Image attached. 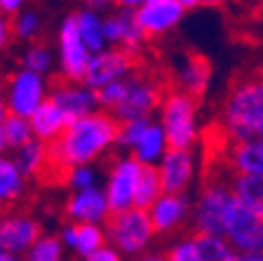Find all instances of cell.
<instances>
[{
	"instance_id": "cell-26",
	"label": "cell",
	"mask_w": 263,
	"mask_h": 261,
	"mask_svg": "<svg viewBox=\"0 0 263 261\" xmlns=\"http://www.w3.org/2000/svg\"><path fill=\"white\" fill-rule=\"evenodd\" d=\"M235 198L263 219V177H230Z\"/></svg>"
},
{
	"instance_id": "cell-32",
	"label": "cell",
	"mask_w": 263,
	"mask_h": 261,
	"mask_svg": "<svg viewBox=\"0 0 263 261\" xmlns=\"http://www.w3.org/2000/svg\"><path fill=\"white\" fill-rule=\"evenodd\" d=\"M64 242L59 235H45L31 247L26 254V261H64Z\"/></svg>"
},
{
	"instance_id": "cell-38",
	"label": "cell",
	"mask_w": 263,
	"mask_h": 261,
	"mask_svg": "<svg viewBox=\"0 0 263 261\" xmlns=\"http://www.w3.org/2000/svg\"><path fill=\"white\" fill-rule=\"evenodd\" d=\"M82 261H125V256L115 250L113 245H106V247H101L99 252H94L92 256H87V259H82Z\"/></svg>"
},
{
	"instance_id": "cell-36",
	"label": "cell",
	"mask_w": 263,
	"mask_h": 261,
	"mask_svg": "<svg viewBox=\"0 0 263 261\" xmlns=\"http://www.w3.org/2000/svg\"><path fill=\"white\" fill-rule=\"evenodd\" d=\"M167 261H200L195 235H188V238H181L179 242H174L167 252Z\"/></svg>"
},
{
	"instance_id": "cell-45",
	"label": "cell",
	"mask_w": 263,
	"mask_h": 261,
	"mask_svg": "<svg viewBox=\"0 0 263 261\" xmlns=\"http://www.w3.org/2000/svg\"><path fill=\"white\" fill-rule=\"evenodd\" d=\"M0 261H22L16 254H7V252H0Z\"/></svg>"
},
{
	"instance_id": "cell-18",
	"label": "cell",
	"mask_w": 263,
	"mask_h": 261,
	"mask_svg": "<svg viewBox=\"0 0 263 261\" xmlns=\"http://www.w3.org/2000/svg\"><path fill=\"white\" fill-rule=\"evenodd\" d=\"M191 212H193L191 198L172 196V193H162V198L148 210L151 221L155 226V233L160 235H170L176 233L179 229H183L186 221H191Z\"/></svg>"
},
{
	"instance_id": "cell-37",
	"label": "cell",
	"mask_w": 263,
	"mask_h": 261,
	"mask_svg": "<svg viewBox=\"0 0 263 261\" xmlns=\"http://www.w3.org/2000/svg\"><path fill=\"white\" fill-rule=\"evenodd\" d=\"M97 97H99V106H101V109H108V113H113L122 99V80L113 82V85H106L104 90L97 92Z\"/></svg>"
},
{
	"instance_id": "cell-8",
	"label": "cell",
	"mask_w": 263,
	"mask_h": 261,
	"mask_svg": "<svg viewBox=\"0 0 263 261\" xmlns=\"http://www.w3.org/2000/svg\"><path fill=\"white\" fill-rule=\"evenodd\" d=\"M57 57H59V71L64 82L85 80L87 66L94 55L87 49L80 31H78L76 12L66 14L59 24V31H57Z\"/></svg>"
},
{
	"instance_id": "cell-27",
	"label": "cell",
	"mask_w": 263,
	"mask_h": 261,
	"mask_svg": "<svg viewBox=\"0 0 263 261\" xmlns=\"http://www.w3.org/2000/svg\"><path fill=\"white\" fill-rule=\"evenodd\" d=\"M162 181H160L158 167H143L141 179L137 186V198H134V207L137 210H151L155 202L162 198Z\"/></svg>"
},
{
	"instance_id": "cell-43",
	"label": "cell",
	"mask_w": 263,
	"mask_h": 261,
	"mask_svg": "<svg viewBox=\"0 0 263 261\" xmlns=\"http://www.w3.org/2000/svg\"><path fill=\"white\" fill-rule=\"evenodd\" d=\"M10 115V109H7V101H5V97L0 94V125L5 123V118Z\"/></svg>"
},
{
	"instance_id": "cell-48",
	"label": "cell",
	"mask_w": 263,
	"mask_h": 261,
	"mask_svg": "<svg viewBox=\"0 0 263 261\" xmlns=\"http://www.w3.org/2000/svg\"><path fill=\"white\" fill-rule=\"evenodd\" d=\"M261 38H263V22H261Z\"/></svg>"
},
{
	"instance_id": "cell-3",
	"label": "cell",
	"mask_w": 263,
	"mask_h": 261,
	"mask_svg": "<svg viewBox=\"0 0 263 261\" xmlns=\"http://www.w3.org/2000/svg\"><path fill=\"white\" fill-rule=\"evenodd\" d=\"M160 125L164 127L170 148L193 151L200 139V120H197V99L191 94L172 90L160 103Z\"/></svg>"
},
{
	"instance_id": "cell-10",
	"label": "cell",
	"mask_w": 263,
	"mask_h": 261,
	"mask_svg": "<svg viewBox=\"0 0 263 261\" xmlns=\"http://www.w3.org/2000/svg\"><path fill=\"white\" fill-rule=\"evenodd\" d=\"M3 97L7 101L10 115L31 118L49 99L47 80H45V76H38L33 71H26V68H19V71H14L7 78Z\"/></svg>"
},
{
	"instance_id": "cell-25",
	"label": "cell",
	"mask_w": 263,
	"mask_h": 261,
	"mask_svg": "<svg viewBox=\"0 0 263 261\" xmlns=\"http://www.w3.org/2000/svg\"><path fill=\"white\" fill-rule=\"evenodd\" d=\"M24 190H26V177L16 167L14 158L3 155L0 158V207L16 202L24 196Z\"/></svg>"
},
{
	"instance_id": "cell-23",
	"label": "cell",
	"mask_w": 263,
	"mask_h": 261,
	"mask_svg": "<svg viewBox=\"0 0 263 261\" xmlns=\"http://www.w3.org/2000/svg\"><path fill=\"white\" fill-rule=\"evenodd\" d=\"M76 22H78V31H80L82 40L87 45V49L92 55L99 52H106L110 47L108 38H106V16L99 14V12L89 10V7H82L76 12Z\"/></svg>"
},
{
	"instance_id": "cell-29",
	"label": "cell",
	"mask_w": 263,
	"mask_h": 261,
	"mask_svg": "<svg viewBox=\"0 0 263 261\" xmlns=\"http://www.w3.org/2000/svg\"><path fill=\"white\" fill-rule=\"evenodd\" d=\"M195 242H197V250H200V261H240V254L223 238L195 235Z\"/></svg>"
},
{
	"instance_id": "cell-9",
	"label": "cell",
	"mask_w": 263,
	"mask_h": 261,
	"mask_svg": "<svg viewBox=\"0 0 263 261\" xmlns=\"http://www.w3.org/2000/svg\"><path fill=\"white\" fill-rule=\"evenodd\" d=\"M143 165L134 155H118L113 160L106 177V198H108L110 214H122L134 210V198H137V186L141 179Z\"/></svg>"
},
{
	"instance_id": "cell-20",
	"label": "cell",
	"mask_w": 263,
	"mask_h": 261,
	"mask_svg": "<svg viewBox=\"0 0 263 261\" xmlns=\"http://www.w3.org/2000/svg\"><path fill=\"white\" fill-rule=\"evenodd\" d=\"M226 169L230 177H263V139L228 142Z\"/></svg>"
},
{
	"instance_id": "cell-34",
	"label": "cell",
	"mask_w": 263,
	"mask_h": 261,
	"mask_svg": "<svg viewBox=\"0 0 263 261\" xmlns=\"http://www.w3.org/2000/svg\"><path fill=\"white\" fill-rule=\"evenodd\" d=\"M64 184L71 188V193L78 190H89L99 188V172L94 165H82V167H73L71 172H66Z\"/></svg>"
},
{
	"instance_id": "cell-16",
	"label": "cell",
	"mask_w": 263,
	"mask_h": 261,
	"mask_svg": "<svg viewBox=\"0 0 263 261\" xmlns=\"http://www.w3.org/2000/svg\"><path fill=\"white\" fill-rule=\"evenodd\" d=\"M49 99L61 109V113L68 120V125L76 123V120L87 118V115L99 113V109H101L97 92L89 90L87 85H82V82H59L52 90Z\"/></svg>"
},
{
	"instance_id": "cell-30",
	"label": "cell",
	"mask_w": 263,
	"mask_h": 261,
	"mask_svg": "<svg viewBox=\"0 0 263 261\" xmlns=\"http://www.w3.org/2000/svg\"><path fill=\"white\" fill-rule=\"evenodd\" d=\"M22 64H24L22 68H26V71H33L38 76H47L52 71V64H54L52 47L45 43H31L22 57Z\"/></svg>"
},
{
	"instance_id": "cell-12",
	"label": "cell",
	"mask_w": 263,
	"mask_h": 261,
	"mask_svg": "<svg viewBox=\"0 0 263 261\" xmlns=\"http://www.w3.org/2000/svg\"><path fill=\"white\" fill-rule=\"evenodd\" d=\"M186 14L188 10L183 0H143L141 7L134 12V19L146 38H160L174 31Z\"/></svg>"
},
{
	"instance_id": "cell-39",
	"label": "cell",
	"mask_w": 263,
	"mask_h": 261,
	"mask_svg": "<svg viewBox=\"0 0 263 261\" xmlns=\"http://www.w3.org/2000/svg\"><path fill=\"white\" fill-rule=\"evenodd\" d=\"M61 242H64L66 250H76V240H78V226L76 223H64L59 233Z\"/></svg>"
},
{
	"instance_id": "cell-46",
	"label": "cell",
	"mask_w": 263,
	"mask_h": 261,
	"mask_svg": "<svg viewBox=\"0 0 263 261\" xmlns=\"http://www.w3.org/2000/svg\"><path fill=\"white\" fill-rule=\"evenodd\" d=\"M240 261H263V254H256V256H240Z\"/></svg>"
},
{
	"instance_id": "cell-33",
	"label": "cell",
	"mask_w": 263,
	"mask_h": 261,
	"mask_svg": "<svg viewBox=\"0 0 263 261\" xmlns=\"http://www.w3.org/2000/svg\"><path fill=\"white\" fill-rule=\"evenodd\" d=\"M43 26V19H40L38 10H31V7H24L19 14L12 19V33H14L19 40H35Z\"/></svg>"
},
{
	"instance_id": "cell-22",
	"label": "cell",
	"mask_w": 263,
	"mask_h": 261,
	"mask_svg": "<svg viewBox=\"0 0 263 261\" xmlns=\"http://www.w3.org/2000/svg\"><path fill=\"white\" fill-rule=\"evenodd\" d=\"M167 151H170V142H167L164 127L160 125V120H153V125L143 132V136L139 139V144L129 155H134L143 167H158L167 155Z\"/></svg>"
},
{
	"instance_id": "cell-15",
	"label": "cell",
	"mask_w": 263,
	"mask_h": 261,
	"mask_svg": "<svg viewBox=\"0 0 263 261\" xmlns=\"http://www.w3.org/2000/svg\"><path fill=\"white\" fill-rule=\"evenodd\" d=\"M162 190L172 196H188V188L197 177V155L195 151H176L170 148L162 163L158 165Z\"/></svg>"
},
{
	"instance_id": "cell-31",
	"label": "cell",
	"mask_w": 263,
	"mask_h": 261,
	"mask_svg": "<svg viewBox=\"0 0 263 261\" xmlns=\"http://www.w3.org/2000/svg\"><path fill=\"white\" fill-rule=\"evenodd\" d=\"M3 130H5V139H7V148L12 151H19L22 146H26L28 142H33V127L28 118H19V115H7L5 123H3Z\"/></svg>"
},
{
	"instance_id": "cell-28",
	"label": "cell",
	"mask_w": 263,
	"mask_h": 261,
	"mask_svg": "<svg viewBox=\"0 0 263 261\" xmlns=\"http://www.w3.org/2000/svg\"><path fill=\"white\" fill-rule=\"evenodd\" d=\"M108 245V235H106V226H92V223H82L78 226V240H76V254L80 259H87L94 252Z\"/></svg>"
},
{
	"instance_id": "cell-19",
	"label": "cell",
	"mask_w": 263,
	"mask_h": 261,
	"mask_svg": "<svg viewBox=\"0 0 263 261\" xmlns=\"http://www.w3.org/2000/svg\"><path fill=\"white\" fill-rule=\"evenodd\" d=\"M174 78L181 92L191 94L193 99H200L207 94L209 82H212V66L202 55L188 52L176 59Z\"/></svg>"
},
{
	"instance_id": "cell-35",
	"label": "cell",
	"mask_w": 263,
	"mask_h": 261,
	"mask_svg": "<svg viewBox=\"0 0 263 261\" xmlns=\"http://www.w3.org/2000/svg\"><path fill=\"white\" fill-rule=\"evenodd\" d=\"M153 125V118L148 120H134V123H122L120 127H118V144L115 146L125 148V151H134V146L139 144V139L143 136V132L148 130V127Z\"/></svg>"
},
{
	"instance_id": "cell-40",
	"label": "cell",
	"mask_w": 263,
	"mask_h": 261,
	"mask_svg": "<svg viewBox=\"0 0 263 261\" xmlns=\"http://www.w3.org/2000/svg\"><path fill=\"white\" fill-rule=\"evenodd\" d=\"M12 36H14V33H12V22H10V16L0 12V52H3V49H5L7 45H10Z\"/></svg>"
},
{
	"instance_id": "cell-1",
	"label": "cell",
	"mask_w": 263,
	"mask_h": 261,
	"mask_svg": "<svg viewBox=\"0 0 263 261\" xmlns=\"http://www.w3.org/2000/svg\"><path fill=\"white\" fill-rule=\"evenodd\" d=\"M118 127L120 123L106 111L71 123L59 142L49 144L52 167L66 177V172H71L73 167L92 165L118 144Z\"/></svg>"
},
{
	"instance_id": "cell-44",
	"label": "cell",
	"mask_w": 263,
	"mask_h": 261,
	"mask_svg": "<svg viewBox=\"0 0 263 261\" xmlns=\"http://www.w3.org/2000/svg\"><path fill=\"white\" fill-rule=\"evenodd\" d=\"M5 151H7V139H5V130L0 125V158L5 155Z\"/></svg>"
},
{
	"instance_id": "cell-5",
	"label": "cell",
	"mask_w": 263,
	"mask_h": 261,
	"mask_svg": "<svg viewBox=\"0 0 263 261\" xmlns=\"http://www.w3.org/2000/svg\"><path fill=\"white\" fill-rule=\"evenodd\" d=\"M108 245H113L122 256H139L148 254L155 240V226L146 210H129L122 214H113L106 223Z\"/></svg>"
},
{
	"instance_id": "cell-2",
	"label": "cell",
	"mask_w": 263,
	"mask_h": 261,
	"mask_svg": "<svg viewBox=\"0 0 263 261\" xmlns=\"http://www.w3.org/2000/svg\"><path fill=\"white\" fill-rule=\"evenodd\" d=\"M263 125V71L240 78L230 87L221 109V130L228 142L258 136Z\"/></svg>"
},
{
	"instance_id": "cell-6",
	"label": "cell",
	"mask_w": 263,
	"mask_h": 261,
	"mask_svg": "<svg viewBox=\"0 0 263 261\" xmlns=\"http://www.w3.org/2000/svg\"><path fill=\"white\" fill-rule=\"evenodd\" d=\"M223 240L240 256L263 254V219L245 205L240 198H233L223 223Z\"/></svg>"
},
{
	"instance_id": "cell-21",
	"label": "cell",
	"mask_w": 263,
	"mask_h": 261,
	"mask_svg": "<svg viewBox=\"0 0 263 261\" xmlns=\"http://www.w3.org/2000/svg\"><path fill=\"white\" fill-rule=\"evenodd\" d=\"M28 120H31V127H33V136L40 139V142H45V144L59 142L61 134H64L66 127H68L66 115L61 113V109L52 101V99H47Z\"/></svg>"
},
{
	"instance_id": "cell-4",
	"label": "cell",
	"mask_w": 263,
	"mask_h": 261,
	"mask_svg": "<svg viewBox=\"0 0 263 261\" xmlns=\"http://www.w3.org/2000/svg\"><path fill=\"white\" fill-rule=\"evenodd\" d=\"M235 193L228 179H209L200 188L197 198L193 200L191 212V226L195 235H214V238H223V223L228 207L233 202Z\"/></svg>"
},
{
	"instance_id": "cell-47",
	"label": "cell",
	"mask_w": 263,
	"mask_h": 261,
	"mask_svg": "<svg viewBox=\"0 0 263 261\" xmlns=\"http://www.w3.org/2000/svg\"><path fill=\"white\" fill-rule=\"evenodd\" d=\"M258 139H263V125H261V130H258Z\"/></svg>"
},
{
	"instance_id": "cell-24",
	"label": "cell",
	"mask_w": 263,
	"mask_h": 261,
	"mask_svg": "<svg viewBox=\"0 0 263 261\" xmlns=\"http://www.w3.org/2000/svg\"><path fill=\"white\" fill-rule=\"evenodd\" d=\"M14 163L22 169V174L26 179L31 177H40L47 167H52V155H49V144L33 139L26 146H22L19 151H14Z\"/></svg>"
},
{
	"instance_id": "cell-42",
	"label": "cell",
	"mask_w": 263,
	"mask_h": 261,
	"mask_svg": "<svg viewBox=\"0 0 263 261\" xmlns=\"http://www.w3.org/2000/svg\"><path fill=\"white\" fill-rule=\"evenodd\" d=\"M139 261H167V254H160V252H148V254H143Z\"/></svg>"
},
{
	"instance_id": "cell-41",
	"label": "cell",
	"mask_w": 263,
	"mask_h": 261,
	"mask_svg": "<svg viewBox=\"0 0 263 261\" xmlns=\"http://www.w3.org/2000/svg\"><path fill=\"white\" fill-rule=\"evenodd\" d=\"M24 10V3L22 0H0V12H3V14H19V12Z\"/></svg>"
},
{
	"instance_id": "cell-14",
	"label": "cell",
	"mask_w": 263,
	"mask_h": 261,
	"mask_svg": "<svg viewBox=\"0 0 263 261\" xmlns=\"http://www.w3.org/2000/svg\"><path fill=\"white\" fill-rule=\"evenodd\" d=\"M64 214L68 223H92V226H106L110 221V207L108 198H106L104 188H89V190H78L66 198Z\"/></svg>"
},
{
	"instance_id": "cell-11",
	"label": "cell",
	"mask_w": 263,
	"mask_h": 261,
	"mask_svg": "<svg viewBox=\"0 0 263 261\" xmlns=\"http://www.w3.org/2000/svg\"><path fill=\"white\" fill-rule=\"evenodd\" d=\"M134 73H137V61H134V57L118 47H108L106 52H99V55L92 57L82 85H87L89 90L99 92V90H104L106 85L120 82V80H125V78L134 76Z\"/></svg>"
},
{
	"instance_id": "cell-17",
	"label": "cell",
	"mask_w": 263,
	"mask_h": 261,
	"mask_svg": "<svg viewBox=\"0 0 263 261\" xmlns=\"http://www.w3.org/2000/svg\"><path fill=\"white\" fill-rule=\"evenodd\" d=\"M106 38L110 47H118L132 57H137L148 40L134 19V12L120 10V7L106 14Z\"/></svg>"
},
{
	"instance_id": "cell-13",
	"label": "cell",
	"mask_w": 263,
	"mask_h": 261,
	"mask_svg": "<svg viewBox=\"0 0 263 261\" xmlns=\"http://www.w3.org/2000/svg\"><path fill=\"white\" fill-rule=\"evenodd\" d=\"M40 238H43V229L31 214L12 212L0 217V252L16 256L28 254Z\"/></svg>"
},
{
	"instance_id": "cell-7",
	"label": "cell",
	"mask_w": 263,
	"mask_h": 261,
	"mask_svg": "<svg viewBox=\"0 0 263 261\" xmlns=\"http://www.w3.org/2000/svg\"><path fill=\"white\" fill-rule=\"evenodd\" d=\"M162 99L164 97L160 92V85L153 78L143 76V73H134V76L122 80V99L110 115L120 125L134 123V120H148L160 109Z\"/></svg>"
}]
</instances>
